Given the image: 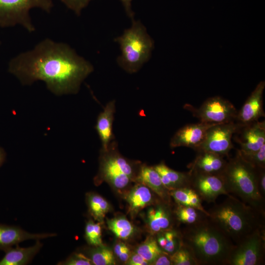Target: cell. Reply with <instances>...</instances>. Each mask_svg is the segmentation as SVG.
<instances>
[{"label": "cell", "mask_w": 265, "mask_h": 265, "mask_svg": "<svg viewBox=\"0 0 265 265\" xmlns=\"http://www.w3.org/2000/svg\"><path fill=\"white\" fill-rule=\"evenodd\" d=\"M170 258L173 265H198L192 253L183 243L170 255Z\"/></svg>", "instance_id": "31"}, {"label": "cell", "mask_w": 265, "mask_h": 265, "mask_svg": "<svg viewBox=\"0 0 265 265\" xmlns=\"http://www.w3.org/2000/svg\"><path fill=\"white\" fill-rule=\"evenodd\" d=\"M101 223L88 220L85 227V238L88 243L94 246L103 245Z\"/></svg>", "instance_id": "30"}, {"label": "cell", "mask_w": 265, "mask_h": 265, "mask_svg": "<svg viewBox=\"0 0 265 265\" xmlns=\"http://www.w3.org/2000/svg\"><path fill=\"white\" fill-rule=\"evenodd\" d=\"M170 203L163 201L149 208L147 212V222L148 229L152 235L173 228L176 220L173 211L170 207Z\"/></svg>", "instance_id": "14"}, {"label": "cell", "mask_w": 265, "mask_h": 265, "mask_svg": "<svg viewBox=\"0 0 265 265\" xmlns=\"http://www.w3.org/2000/svg\"><path fill=\"white\" fill-rule=\"evenodd\" d=\"M163 251L159 246L156 238L150 236L136 248L135 252L139 254L150 264H153Z\"/></svg>", "instance_id": "28"}, {"label": "cell", "mask_w": 265, "mask_h": 265, "mask_svg": "<svg viewBox=\"0 0 265 265\" xmlns=\"http://www.w3.org/2000/svg\"><path fill=\"white\" fill-rule=\"evenodd\" d=\"M265 87V82H260L238 111L235 121L241 126L254 123L265 116L263 104Z\"/></svg>", "instance_id": "13"}, {"label": "cell", "mask_w": 265, "mask_h": 265, "mask_svg": "<svg viewBox=\"0 0 265 265\" xmlns=\"http://www.w3.org/2000/svg\"><path fill=\"white\" fill-rule=\"evenodd\" d=\"M56 236L54 233H30L18 226L0 223V250L4 252L25 240H40Z\"/></svg>", "instance_id": "16"}, {"label": "cell", "mask_w": 265, "mask_h": 265, "mask_svg": "<svg viewBox=\"0 0 265 265\" xmlns=\"http://www.w3.org/2000/svg\"><path fill=\"white\" fill-rule=\"evenodd\" d=\"M242 158L257 169H265V145L250 153H243L238 150Z\"/></svg>", "instance_id": "32"}, {"label": "cell", "mask_w": 265, "mask_h": 265, "mask_svg": "<svg viewBox=\"0 0 265 265\" xmlns=\"http://www.w3.org/2000/svg\"><path fill=\"white\" fill-rule=\"evenodd\" d=\"M153 192L148 186L140 183L133 187L126 197L129 206V212L132 215L136 214L145 207L162 201L156 200Z\"/></svg>", "instance_id": "21"}, {"label": "cell", "mask_w": 265, "mask_h": 265, "mask_svg": "<svg viewBox=\"0 0 265 265\" xmlns=\"http://www.w3.org/2000/svg\"><path fill=\"white\" fill-rule=\"evenodd\" d=\"M115 112V101L108 102L97 117L95 129L100 139L102 148L106 150L114 140L113 123Z\"/></svg>", "instance_id": "18"}, {"label": "cell", "mask_w": 265, "mask_h": 265, "mask_svg": "<svg viewBox=\"0 0 265 265\" xmlns=\"http://www.w3.org/2000/svg\"><path fill=\"white\" fill-rule=\"evenodd\" d=\"M129 265H147L149 263L142 256L136 252L131 255L129 260L126 263Z\"/></svg>", "instance_id": "35"}, {"label": "cell", "mask_w": 265, "mask_h": 265, "mask_svg": "<svg viewBox=\"0 0 265 265\" xmlns=\"http://www.w3.org/2000/svg\"><path fill=\"white\" fill-rule=\"evenodd\" d=\"M258 189L261 196L265 199V169H260L259 170Z\"/></svg>", "instance_id": "36"}, {"label": "cell", "mask_w": 265, "mask_h": 265, "mask_svg": "<svg viewBox=\"0 0 265 265\" xmlns=\"http://www.w3.org/2000/svg\"><path fill=\"white\" fill-rule=\"evenodd\" d=\"M227 195L208 212L210 218L237 245L256 230L265 228V212Z\"/></svg>", "instance_id": "3"}, {"label": "cell", "mask_w": 265, "mask_h": 265, "mask_svg": "<svg viewBox=\"0 0 265 265\" xmlns=\"http://www.w3.org/2000/svg\"><path fill=\"white\" fill-rule=\"evenodd\" d=\"M215 124L200 122L186 125L174 134L170 146L172 148L187 147L195 150L203 141L208 130Z\"/></svg>", "instance_id": "12"}, {"label": "cell", "mask_w": 265, "mask_h": 265, "mask_svg": "<svg viewBox=\"0 0 265 265\" xmlns=\"http://www.w3.org/2000/svg\"><path fill=\"white\" fill-rule=\"evenodd\" d=\"M241 127L235 121L213 125L208 130L203 141L195 150L210 152L223 157L228 156L233 147V136Z\"/></svg>", "instance_id": "10"}, {"label": "cell", "mask_w": 265, "mask_h": 265, "mask_svg": "<svg viewBox=\"0 0 265 265\" xmlns=\"http://www.w3.org/2000/svg\"><path fill=\"white\" fill-rule=\"evenodd\" d=\"M89 259L95 265H113L116 264L112 250L103 245L96 246L89 251Z\"/></svg>", "instance_id": "29"}, {"label": "cell", "mask_w": 265, "mask_h": 265, "mask_svg": "<svg viewBox=\"0 0 265 265\" xmlns=\"http://www.w3.org/2000/svg\"><path fill=\"white\" fill-rule=\"evenodd\" d=\"M240 137L237 140L243 153H250L259 150L265 145V122L256 121L242 126Z\"/></svg>", "instance_id": "15"}, {"label": "cell", "mask_w": 265, "mask_h": 265, "mask_svg": "<svg viewBox=\"0 0 265 265\" xmlns=\"http://www.w3.org/2000/svg\"><path fill=\"white\" fill-rule=\"evenodd\" d=\"M195 159L187 167L189 172H197L210 174H222L225 168L227 161L223 156L207 151L197 152Z\"/></svg>", "instance_id": "17"}, {"label": "cell", "mask_w": 265, "mask_h": 265, "mask_svg": "<svg viewBox=\"0 0 265 265\" xmlns=\"http://www.w3.org/2000/svg\"><path fill=\"white\" fill-rule=\"evenodd\" d=\"M189 172L190 174V186L202 200L207 203H213L219 195L229 194L226 190L222 174Z\"/></svg>", "instance_id": "11"}, {"label": "cell", "mask_w": 265, "mask_h": 265, "mask_svg": "<svg viewBox=\"0 0 265 265\" xmlns=\"http://www.w3.org/2000/svg\"><path fill=\"white\" fill-rule=\"evenodd\" d=\"M135 180L148 186L163 201L171 203L169 191L163 186L159 173L154 166L140 165Z\"/></svg>", "instance_id": "19"}, {"label": "cell", "mask_w": 265, "mask_h": 265, "mask_svg": "<svg viewBox=\"0 0 265 265\" xmlns=\"http://www.w3.org/2000/svg\"><path fill=\"white\" fill-rule=\"evenodd\" d=\"M128 249H129V247L124 243L119 242L116 243L114 247V252L118 257L123 252Z\"/></svg>", "instance_id": "39"}, {"label": "cell", "mask_w": 265, "mask_h": 265, "mask_svg": "<svg viewBox=\"0 0 265 265\" xmlns=\"http://www.w3.org/2000/svg\"><path fill=\"white\" fill-rule=\"evenodd\" d=\"M100 168L96 181L105 180L114 187L121 189L135 180L139 170L137 163L131 161L119 152L118 143L113 140L106 150L101 149Z\"/></svg>", "instance_id": "6"}, {"label": "cell", "mask_w": 265, "mask_h": 265, "mask_svg": "<svg viewBox=\"0 0 265 265\" xmlns=\"http://www.w3.org/2000/svg\"><path fill=\"white\" fill-rule=\"evenodd\" d=\"M176 204L190 206L198 209L209 214L202 205V200L198 194L191 187H184L169 191Z\"/></svg>", "instance_id": "23"}, {"label": "cell", "mask_w": 265, "mask_h": 265, "mask_svg": "<svg viewBox=\"0 0 265 265\" xmlns=\"http://www.w3.org/2000/svg\"><path fill=\"white\" fill-rule=\"evenodd\" d=\"M64 3L76 15H80L82 10L92 0H58Z\"/></svg>", "instance_id": "34"}, {"label": "cell", "mask_w": 265, "mask_h": 265, "mask_svg": "<svg viewBox=\"0 0 265 265\" xmlns=\"http://www.w3.org/2000/svg\"><path fill=\"white\" fill-rule=\"evenodd\" d=\"M53 6L52 0H0V26L20 25L32 32L35 28L30 10L39 8L49 13Z\"/></svg>", "instance_id": "7"}, {"label": "cell", "mask_w": 265, "mask_h": 265, "mask_svg": "<svg viewBox=\"0 0 265 265\" xmlns=\"http://www.w3.org/2000/svg\"><path fill=\"white\" fill-rule=\"evenodd\" d=\"M183 244L198 265H228L236 244L209 217L181 231Z\"/></svg>", "instance_id": "2"}, {"label": "cell", "mask_w": 265, "mask_h": 265, "mask_svg": "<svg viewBox=\"0 0 265 265\" xmlns=\"http://www.w3.org/2000/svg\"><path fill=\"white\" fill-rule=\"evenodd\" d=\"M121 53L117 58L118 65L129 74L138 72L150 58L154 41L139 20H132L131 26L114 39Z\"/></svg>", "instance_id": "5"}, {"label": "cell", "mask_w": 265, "mask_h": 265, "mask_svg": "<svg viewBox=\"0 0 265 265\" xmlns=\"http://www.w3.org/2000/svg\"><path fill=\"white\" fill-rule=\"evenodd\" d=\"M156 239L165 252L171 255L182 245L181 231L175 228L168 229L156 235Z\"/></svg>", "instance_id": "24"}, {"label": "cell", "mask_w": 265, "mask_h": 265, "mask_svg": "<svg viewBox=\"0 0 265 265\" xmlns=\"http://www.w3.org/2000/svg\"><path fill=\"white\" fill-rule=\"evenodd\" d=\"M245 161L238 150L229 159L222 173L226 190L246 204L265 212V199L258 189L259 170Z\"/></svg>", "instance_id": "4"}, {"label": "cell", "mask_w": 265, "mask_h": 265, "mask_svg": "<svg viewBox=\"0 0 265 265\" xmlns=\"http://www.w3.org/2000/svg\"><path fill=\"white\" fill-rule=\"evenodd\" d=\"M6 153L3 148L0 147V167L4 163L6 160Z\"/></svg>", "instance_id": "40"}, {"label": "cell", "mask_w": 265, "mask_h": 265, "mask_svg": "<svg viewBox=\"0 0 265 265\" xmlns=\"http://www.w3.org/2000/svg\"><path fill=\"white\" fill-rule=\"evenodd\" d=\"M265 259V228H262L236 245L228 265H263Z\"/></svg>", "instance_id": "8"}, {"label": "cell", "mask_w": 265, "mask_h": 265, "mask_svg": "<svg viewBox=\"0 0 265 265\" xmlns=\"http://www.w3.org/2000/svg\"><path fill=\"white\" fill-rule=\"evenodd\" d=\"M59 265H91V260L81 253H74L65 260L59 262Z\"/></svg>", "instance_id": "33"}, {"label": "cell", "mask_w": 265, "mask_h": 265, "mask_svg": "<svg viewBox=\"0 0 265 265\" xmlns=\"http://www.w3.org/2000/svg\"><path fill=\"white\" fill-rule=\"evenodd\" d=\"M43 244L37 240L35 244L28 247H21L18 245L6 251L0 260V265H26L31 262L39 252Z\"/></svg>", "instance_id": "20"}, {"label": "cell", "mask_w": 265, "mask_h": 265, "mask_svg": "<svg viewBox=\"0 0 265 265\" xmlns=\"http://www.w3.org/2000/svg\"><path fill=\"white\" fill-rule=\"evenodd\" d=\"M152 265H172L170 255L163 252L154 261Z\"/></svg>", "instance_id": "37"}, {"label": "cell", "mask_w": 265, "mask_h": 265, "mask_svg": "<svg viewBox=\"0 0 265 265\" xmlns=\"http://www.w3.org/2000/svg\"><path fill=\"white\" fill-rule=\"evenodd\" d=\"M154 167L159 173L163 186L169 191L179 188L190 186V174L189 172L175 171L167 166L163 161L154 166Z\"/></svg>", "instance_id": "22"}, {"label": "cell", "mask_w": 265, "mask_h": 265, "mask_svg": "<svg viewBox=\"0 0 265 265\" xmlns=\"http://www.w3.org/2000/svg\"><path fill=\"white\" fill-rule=\"evenodd\" d=\"M88 211L93 218L101 223L109 210V203L101 196L94 193L86 195Z\"/></svg>", "instance_id": "26"}, {"label": "cell", "mask_w": 265, "mask_h": 265, "mask_svg": "<svg viewBox=\"0 0 265 265\" xmlns=\"http://www.w3.org/2000/svg\"><path fill=\"white\" fill-rule=\"evenodd\" d=\"M108 229L118 238L127 239L132 236L134 232V227L126 218L122 216L107 219Z\"/></svg>", "instance_id": "27"}, {"label": "cell", "mask_w": 265, "mask_h": 265, "mask_svg": "<svg viewBox=\"0 0 265 265\" xmlns=\"http://www.w3.org/2000/svg\"><path fill=\"white\" fill-rule=\"evenodd\" d=\"M125 9L127 16L132 20L134 18V13L132 8V0H120Z\"/></svg>", "instance_id": "38"}, {"label": "cell", "mask_w": 265, "mask_h": 265, "mask_svg": "<svg viewBox=\"0 0 265 265\" xmlns=\"http://www.w3.org/2000/svg\"><path fill=\"white\" fill-rule=\"evenodd\" d=\"M173 212L176 221L185 226L193 225L206 218L209 214L195 208L176 204Z\"/></svg>", "instance_id": "25"}, {"label": "cell", "mask_w": 265, "mask_h": 265, "mask_svg": "<svg viewBox=\"0 0 265 265\" xmlns=\"http://www.w3.org/2000/svg\"><path fill=\"white\" fill-rule=\"evenodd\" d=\"M8 71L22 85L41 80L52 93L61 96L78 93L94 67L68 44L47 38L13 57Z\"/></svg>", "instance_id": "1"}, {"label": "cell", "mask_w": 265, "mask_h": 265, "mask_svg": "<svg viewBox=\"0 0 265 265\" xmlns=\"http://www.w3.org/2000/svg\"><path fill=\"white\" fill-rule=\"evenodd\" d=\"M186 109L190 111L200 122L221 124L236 121L238 111L229 101L220 96L207 99L198 108L186 105Z\"/></svg>", "instance_id": "9"}]
</instances>
